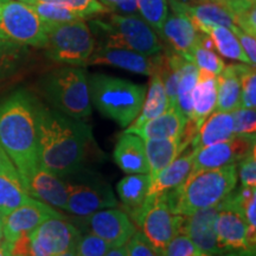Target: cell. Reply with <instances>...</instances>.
Segmentation results:
<instances>
[{"label": "cell", "instance_id": "obj_30", "mask_svg": "<svg viewBox=\"0 0 256 256\" xmlns=\"http://www.w3.org/2000/svg\"><path fill=\"white\" fill-rule=\"evenodd\" d=\"M34 200L25 190L20 177L0 174V217Z\"/></svg>", "mask_w": 256, "mask_h": 256}, {"label": "cell", "instance_id": "obj_11", "mask_svg": "<svg viewBox=\"0 0 256 256\" xmlns=\"http://www.w3.org/2000/svg\"><path fill=\"white\" fill-rule=\"evenodd\" d=\"M32 256H56L76 248L81 234L63 217L44 220L30 234Z\"/></svg>", "mask_w": 256, "mask_h": 256}, {"label": "cell", "instance_id": "obj_13", "mask_svg": "<svg viewBox=\"0 0 256 256\" xmlns=\"http://www.w3.org/2000/svg\"><path fill=\"white\" fill-rule=\"evenodd\" d=\"M89 232L104 240L112 248L121 247L136 234V226L122 210L107 208L86 216Z\"/></svg>", "mask_w": 256, "mask_h": 256}, {"label": "cell", "instance_id": "obj_9", "mask_svg": "<svg viewBox=\"0 0 256 256\" xmlns=\"http://www.w3.org/2000/svg\"><path fill=\"white\" fill-rule=\"evenodd\" d=\"M216 232L218 246L223 252H247L255 256V254L249 252L246 241L247 222L238 191H232L220 202Z\"/></svg>", "mask_w": 256, "mask_h": 256}, {"label": "cell", "instance_id": "obj_52", "mask_svg": "<svg viewBox=\"0 0 256 256\" xmlns=\"http://www.w3.org/2000/svg\"><path fill=\"white\" fill-rule=\"evenodd\" d=\"M2 241H4V230H2V217H0V244H2Z\"/></svg>", "mask_w": 256, "mask_h": 256}, {"label": "cell", "instance_id": "obj_56", "mask_svg": "<svg viewBox=\"0 0 256 256\" xmlns=\"http://www.w3.org/2000/svg\"><path fill=\"white\" fill-rule=\"evenodd\" d=\"M198 2H204V0H198Z\"/></svg>", "mask_w": 256, "mask_h": 256}, {"label": "cell", "instance_id": "obj_16", "mask_svg": "<svg viewBox=\"0 0 256 256\" xmlns=\"http://www.w3.org/2000/svg\"><path fill=\"white\" fill-rule=\"evenodd\" d=\"M118 206L116 198L107 185L69 184L66 210L72 215L86 217L96 211Z\"/></svg>", "mask_w": 256, "mask_h": 256}, {"label": "cell", "instance_id": "obj_35", "mask_svg": "<svg viewBox=\"0 0 256 256\" xmlns=\"http://www.w3.org/2000/svg\"><path fill=\"white\" fill-rule=\"evenodd\" d=\"M136 8L138 12L154 28L159 36L170 12L168 0H136Z\"/></svg>", "mask_w": 256, "mask_h": 256}, {"label": "cell", "instance_id": "obj_48", "mask_svg": "<svg viewBox=\"0 0 256 256\" xmlns=\"http://www.w3.org/2000/svg\"><path fill=\"white\" fill-rule=\"evenodd\" d=\"M104 256H128L126 244L121 246V247H114L110 248V250L106 252Z\"/></svg>", "mask_w": 256, "mask_h": 256}, {"label": "cell", "instance_id": "obj_39", "mask_svg": "<svg viewBox=\"0 0 256 256\" xmlns=\"http://www.w3.org/2000/svg\"><path fill=\"white\" fill-rule=\"evenodd\" d=\"M234 118V134L235 136H255L256 112L255 108H243L232 112Z\"/></svg>", "mask_w": 256, "mask_h": 256}, {"label": "cell", "instance_id": "obj_21", "mask_svg": "<svg viewBox=\"0 0 256 256\" xmlns=\"http://www.w3.org/2000/svg\"><path fill=\"white\" fill-rule=\"evenodd\" d=\"M192 164H194V151L190 150L188 152L180 153L171 164L166 166L154 179H152L146 198L145 212L156 198L174 190L186 180L192 171Z\"/></svg>", "mask_w": 256, "mask_h": 256}, {"label": "cell", "instance_id": "obj_7", "mask_svg": "<svg viewBox=\"0 0 256 256\" xmlns=\"http://www.w3.org/2000/svg\"><path fill=\"white\" fill-rule=\"evenodd\" d=\"M96 46L95 38L86 19L49 25L44 49L54 62L87 66Z\"/></svg>", "mask_w": 256, "mask_h": 256}, {"label": "cell", "instance_id": "obj_29", "mask_svg": "<svg viewBox=\"0 0 256 256\" xmlns=\"http://www.w3.org/2000/svg\"><path fill=\"white\" fill-rule=\"evenodd\" d=\"M241 107V81H240L238 64L226 66L217 75V112L232 110Z\"/></svg>", "mask_w": 256, "mask_h": 256}, {"label": "cell", "instance_id": "obj_18", "mask_svg": "<svg viewBox=\"0 0 256 256\" xmlns=\"http://www.w3.org/2000/svg\"><path fill=\"white\" fill-rule=\"evenodd\" d=\"M168 2L172 10L188 14L198 32L208 34L211 26H224L230 30L235 28L232 17L228 10L210 0H204V2L194 0V2L168 0Z\"/></svg>", "mask_w": 256, "mask_h": 256}, {"label": "cell", "instance_id": "obj_10", "mask_svg": "<svg viewBox=\"0 0 256 256\" xmlns=\"http://www.w3.org/2000/svg\"><path fill=\"white\" fill-rule=\"evenodd\" d=\"M184 216L170 206L165 194L156 198L140 220L142 232L159 252L165 256L166 247L174 236L182 232Z\"/></svg>", "mask_w": 256, "mask_h": 256}, {"label": "cell", "instance_id": "obj_44", "mask_svg": "<svg viewBox=\"0 0 256 256\" xmlns=\"http://www.w3.org/2000/svg\"><path fill=\"white\" fill-rule=\"evenodd\" d=\"M232 20L235 26L241 28L246 34L256 36V6L232 14Z\"/></svg>", "mask_w": 256, "mask_h": 256}, {"label": "cell", "instance_id": "obj_6", "mask_svg": "<svg viewBox=\"0 0 256 256\" xmlns=\"http://www.w3.org/2000/svg\"><path fill=\"white\" fill-rule=\"evenodd\" d=\"M95 30L104 34V46L126 48L145 56H154L164 49L158 34L138 14H114L110 20H92Z\"/></svg>", "mask_w": 256, "mask_h": 256}, {"label": "cell", "instance_id": "obj_2", "mask_svg": "<svg viewBox=\"0 0 256 256\" xmlns=\"http://www.w3.org/2000/svg\"><path fill=\"white\" fill-rule=\"evenodd\" d=\"M40 102L26 90H17L0 101V146L25 185L40 168L37 110Z\"/></svg>", "mask_w": 256, "mask_h": 256}, {"label": "cell", "instance_id": "obj_22", "mask_svg": "<svg viewBox=\"0 0 256 256\" xmlns=\"http://www.w3.org/2000/svg\"><path fill=\"white\" fill-rule=\"evenodd\" d=\"M217 75L198 69V80L192 90V114L188 124L198 130L202 124L216 110Z\"/></svg>", "mask_w": 256, "mask_h": 256}, {"label": "cell", "instance_id": "obj_20", "mask_svg": "<svg viewBox=\"0 0 256 256\" xmlns=\"http://www.w3.org/2000/svg\"><path fill=\"white\" fill-rule=\"evenodd\" d=\"M32 198L49 204L50 206L66 210L68 183L43 168H37L24 185Z\"/></svg>", "mask_w": 256, "mask_h": 256}, {"label": "cell", "instance_id": "obj_53", "mask_svg": "<svg viewBox=\"0 0 256 256\" xmlns=\"http://www.w3.org/2000/svg\"><path fill=\"white\" fill-rule=\"evenodd\" d=\"M56 256H75V249H72V250H68L66 252H62V254L56 255Z\"/></svg>", "mask_w": 256, "mask_h": 256}, {"label": "cell", "instance_id": "obj_55", "mask_svg": "<svg viewBox=\"0 0 256 256\" xmlns=\"http://www.w3.org/2000/svg\"><path fill=\"white\" fill-rule=\"evenodd\" d=\"M6 2H8V0H0V6H2V4H5Z\"/></svg>", "mask_w": 256, "mask_h": 256}, {"label": "cell", "instance_id": "obj_4", "mask_svg": "<svg viewBox=\"0 0 256 256\" xmlns=\"http://www.w3.org/2000/svg\"><path fill=\"white\" fill-rule=\"evenodd\" d=\"M88 86L96 110L122 128L139 115L147 92L145 86L104 74L88 76Z\"/></svg>", "mask_w": 256, "mask_h": 256}, {"label": "cell", "instance_id": "obj_36", "mask_svg": "<svg viewBox=\"0 0 256 256\" xmlns=\"http://www.w3.org/2000/svg\"><path fill=\"white\" fill-rule=\"evenodd\" d=\"M19 2L30 4L34 2H55L66 6L69 10L78 14L83 19L88 17H94V16H102L110 14L98 0H19Z\"/></svg>", "mask_w": 256, "mask_h": 256}, {"label": "cell", "instance_id": "obj_47", "mask_svg": "<svg viewBox=\"0 0 256 256\" xmlns=\"http://www.w3.org/2000/svg\"><path fill=\"white\" fill-rule=\"evenodd\" d=\"M114 12L118 14H136V0H118Z\"/></svg>", "mask_w": 256, "mask_h": 256}, {"label": "cell", "instance_id": "obj_40", "mask_svg": "<svg viewBox=\"0 0 256 256\" xmlns=\"http://www.w3.org/2000/svg\"><path fill=\"white\" fill-rule=\"evenodd\" d=\"M110 248L104 240L89 232L80 238L75 248V256H104Z\"/></svg>", "mask_w": 256, "mask_h": 256}, {"label": "cell", "instance_id": "obj_42", "mask_svg": "<svg viewBox=\"0 0 256 256\" xmlns=\"http://www.w3.org/2000/svg\"><path fill=\"white\" fill-rule=\"evenodd\" d=\"M242 186L244 188H256V154L255 148L252 150L244 158L238 162Z\"/></svg>", "mask_w": 256, "mask_h": 256}, {"label": "cell", "instance_id": "obj_3", "mask_svg": "<svg viewBox=\"0 0 256 256\" xmlns=\"http://www.w3.org/2000/svg\"><path fill=\"white\" fill-rule=\"evenodd\" d=\"M238 164L194 172L177 188L165 194L171 209L188 216L200 209L217 206L232 194L238 183Z\"/></svg>", "mask_w": 256, "mask_h": 256}, {"label": "cell", "instance_id": "obj_46", "mask_svg": "<svg viewBox=\"0 0 256 256\" xmlns=\"http://www.w3.org/2000/svg\"><path fill=\"white\" fill-rule=\"evenodd\" d=\"M0 174L14 176V177H20L18 174L17 168H14V162L8 158L4 150L0 146Z\"/></svg>", "mask_w": 256, "mask_h": 256}, {"label": "cell", "instance_id": "obj_45", "mask_svg": "<svg viewBox=\"0 0 256 256\" xmlns=\"http://www.w3.org/2000/svg\"><path fill=\"white\" fill-rule=\"evenodd\" d=\"M235 36L238 37V40L240 42V46H242L243 51L247 55L249 62L252 66H255L256 63V38L255 36H252V34H246L244 31H242L241 28H238V26H235L232 30Z\"/></svg>", "mask_w": 256, "mask_h": 256}, {"label": "cell", "instance_id": "obj_41", "mask_svg": "<svg viewBox=\"0 0 256 256\" xmlns=\"http://www.w3.org/2000/svg\"><path fill=\"white\" fill-rule=\"evenodd\" d=\"M128 256H164L147 241L142 232L136 234L126 243Z\"/></svg>", "mask_w": 256, "mask_h": 256}, {"label": "cell", "instance_id": "obj_32", "mask_svg": "<svg viewBox=\"0 0 256 256\" xmlns=\"http://www.w3.org/2000/svg\"><path fill=\"white\" fill-rule=\"evenodd\" d=\"M208 34L212 40L214 46L218 51L220 55L226 58L238 60L241 63L252 66L242 46H240L238 37L230 28L224 26H211L208 31Z\"/></svg>", "mask_w": 256, "mask_h": 256}, {"label": "cell", "instance_id": "obj_50", "mask_svg": "<svg viewBox=\"0 0 256 256\" xmlns=\"http://www.w3.org/2000/svg\"><path fill=\"white\" fill-rule=\"evenodd\" d=\"M0 256H11L10 255V243L5 240L0 244Z\"/></svg>", "mask_w": 256, "mask_h": 256}, {"label": "cell", "instance_id": "obj_43", "mask_svg": "<svg viewBox=\"0 0 256 256\" xmlns=\"http://www.w3.org/2000/svg\"><path fill=\"white\" fill-rule=\"evenodd\" d=\"M198 250L191 240L185 234H178L166 247L165 256H188L192 252Z\"/></svg>", "mask_w": 256, "mask_h": 256}, {"label": "cell", "instance_id": "obj_49", "mask_svg": "<svg viewBox=\"0 0 256 256\" xmlns=\"http://www.w3.org/2000/svg\"><path fill=\"white\" fill-rule=\"evenodd\" d=\"M100 2L110 12H114L115 5H116L118 0H100Z\"/></svg>", "mask_w": 256, "mask_h": 256}, {"label": "cell", "instance_id": "obj_24", "mask_svg": "<svg viewBox=\"0 0 256 256\" xmlns=\"http://www.w3.org/2000/svg\"><path fill=\"white\" fill-rule=\"evenodd\" d=\"M114 160L116 165L128 174H148V162L145 145L140 136L124 132L115 145Z\"/></svg>", "mask_w": 256, "mask_h": 256}, {"label": "cell", "instance_id": "obj_12", "mask_svg": "<svg viewBox=\"0 0 256 256\" xmlns=\"http://www.w3.org/2000/svg\"><path fill=\"white\" fill-rule=\"evenodd\" d=\"M255 148V136H235L228 142L202 147L194 151L191 174L202 170L218 168L236 164Z\"/></svg>", "mask_w": 256, "mask_h": 256}, {"label": "cell", "instance_id": "obj_37", "mask_svg": "<svg viewBox=\"0 0 256 256\" xmlns=\"http://www.w3.org/2000/svg\"><path fill=\"white\" fill-rule=\"evenodd\" d=\"M241 81V107H256V72L255 66L249 64H238Z\"/></svg>", "mask_w": 256, "mask_h": 256}, {"label": "cell", "instance_id": "obj_54", "mask_svg": "<svg viewBox=\"0 0 256 256\" xmlns=\"http://www.w3.org/2000/svg\"><path fill=\"white\" fill-rule=\"evenodd\" d=\"M188 256H206V254L200 250H194V252H192L191 254H188Z\"/></svg>", "mask_w": 256, "mask_h": 256}, {"label": "cell", "instance_id": "obj_23", "mask_svg": "<svg viewBox=\"0 0 256 256\" xmlns=\"http://www.w3.org/2000/svg\"><path fill=\"white\" fill-rule=\"evenodd\" d=\"M186 118L177 107L168 108L154 119L147 121L140 127L126 128L124 132L132 133L146 139H168V138H182L186 127Z\"/></svg>", "mask_w": 256, "mask_h": 256}, {"label": "cell", "instance_id": "obj_19", "mask_svg": "<svg viewBox=\"0 0 256 256\" xmlns=\"http://www.w3.org/2000/svg\"><path fill=\"white\" fill-rule=\"evenodd\" d=\"M198 31L188 14L180 11L168 12L159 37L164 38L171 49L192 63V50L197 43Z\"/></svg>", "mask_w": 256, "mask_h": 256}, {"label": "cell", "instance_id": "obj_15", "mask_svg": "<svg viewBox=\"0 0 256 256\" xmlns=\"http://www.w3.org/2000/svg\"><path fill=\"white\" fill-rule=\"evenodd\" d=\"M220 204L200 209L188 216H184L182 232L185 234L194 247L204 254H222L217 241L216 222L220 211Z\"/></svg>", "mask_w": 256, "mask_h": 256}, {"label": "cell", "instance_id": "obj_25", "mask_svg": "<svg viewBox=\"0 0 256 256\" xmlns=\"http://www.w3.org/2000/svg\"><path fill=\"white\" fill-rule=\"evenodd\" d=\"M150 185L151 178L148 174H128L116 185L121 203L138 226L145 214V203Z\"/></svg>", "mask_w": 256, "mask_h": 256}, {"label": "cell", "instance_id": "obj_33", "mask_svg": "<svg viewBox=\"0 0 256 256\" xmlns=\"http://www.w3.org/2000/svg\"><path fill=\"white\" fill-rule=\"evenodd\" d=\"M198 80V68L194 63L185 60L182 66L180 78H179L177 89V102L176 107L182 112V114L191 119L192 114V90Z\"/></svg>", "mask_w": 256, "mask_h": 256}, {"label": "cell", "instance_id": "obj_17", "mask_svg": "<svg viewBox=\"0 0 256 256\" xmlns=\"http://www.w3.org/2000/svg\"><path fill=\"white\" fill-rule=\"evenodd\" d=\"M110 66L127 72L150 76L154 69V56H145L126 48L101 44L95 46L87 66Z\"/></svg>", "mask_w": 256, "mask_h": 256}, {"label": "cell", "instance_id": "obj_5", "mask_svg": "<svg viewBox=\"0 0 256 256\" xmlns=\"http://www.w3.org/2000/svg\"><path fill=\"white\" fill-rule=\"evenodd\" d=\"M40 90L56 110L76 120L92 115L88 75L83 66H66L54 69L40 78Z\"/></svg>", "mask_w": 256, "mask_h": 256}, {"label": "cell", "instance_id": "obj_26", "mask_svg": "<svg viewBox=\"0 0 256 256\" xmlns=\"http://www.w3.org/2000/svg\"><path fill=\"white\" fill-rule=\"evenodd\" d=\"M144 145L148 162V176L152 180L186 150L188 144L184 142L182 136L168 139H146L144 140Z\"/></svg>", "mask_w": 256, "mask_h": 256}, {"label": "cell", "instance_id": "obj_34", "mask_svg": "<svg viewBox=\"0 0 256 256\" xmlns=\"http://www.w3.org/2000/svg\"><path fill=\"white\" fill-rule=\"evenodd\" d=\"M28 5H30L32 10L38 14V17L48 25L69 23V22L83 19L72 10L63 5L55 4V2H34Z\"/></svg>", "mask_w": 256, "mask_h": 256}, {"label": "cell", "instance_id": "obj_38", "mask_svg": "<svg viewBox=\"0 0 256 256\" xmlns=\"http://www.w3.org/2000/svg\"><path fill=\"white\" fill-rule=\"evenodd\" d=\"M192 63L200 70L218 75L226 66L223 60L214 50H209L196 43L192 50Z\"/></svg>", "mask_w": 256, "mask_h": 256}, {"label": "cell", "instance_id": "obj_51", "mask_svg": "<svg viewBox=\"0 0 256 256\" xmlns=\"http://www.w3.org/2000/svg\"><path fill=\"white\" fill-rule=\"evenodd\" d=\"M206 256H252V255L247 254V252H222V254H214V255L206 254Z\"/></svg>", "mask_w": 256, "mask_h": 256}, {"label": "cell", "instance_id": "obj_28", "mask_svg": "<svg viewBox=\"0 0 256 256\" xmlns=\"http://www.w3.org/2000/svg\"><path fill=\"white\" fill-rule=\"evenodd\" d=\"M150 76H151V81H150L148 90L146 92L145 101H144L142 110L136 118V120L127 128L140 127L147 121L159 116L160 114H162L170 108V102L168 95H166L164 83H162V76H160L156 66Z\"/></svg>", "mask_w": 256, "mask_h": 256}, {"label": "cell", "instance_id": "obj_31", "mask_svg": "<svg viewBox=\"0 0 256 256\" xmlns=\"http://www.w3.org/2000/svg\"><path fill=\"white\" fill-rule=\"evenodd\" d=\"M26 46L0 40V83L14 78L28 60Z\"/></svg>", "mask_w": 256, "mask_h": 256}, {"label": "cell", "instance_id": "obj_27", "mask_svg": "<svg viewBox=\"0 0 256 256\" xmlns=\"http://www.w3.org/2000/svg\"><path fill=\"white\" fill-rule=\"evenodd\" d=\"M235 136L234 134V118L232 113L215 110L202 124L196 136L192 138L190 146L192 151L202 147L228 142Z\"/></svg>", "mask_w": 256, "mask_h": 256}, {"label": "cell", "instance_id": "obj_8", "mask_svg": "<svg viewBox=\"0 0 256 256\" xmlns=\"http://www.w3.org/2000/svg\"><path fill=\"white\" fill-rule=\"evenodd\" d=\"M48 28L49 25L25 2L8 0L0 6V40L24 46L44 48Z\"/></svg>", "mask_w": 256, "mask_h": 256}, {"label": "cell", "instance_id": "obj_1", "mask_svg": "<svg viewBox=\"0 0 256 256\" xmlns=\"http://www.w3.org/2000/svg\"><path fill=\"white\" fill-rule=\"evenodd\" d=\"M92 140L88 124L40 104L37 142L40 166L57 177L75 174L82 168Z\"/></svg>", "mask_w": 256, "mask_h": 256}, {"label": "cell", "instance_id": "obj_14", "mask_svg": "<svg viewBox=\"0 0 256 256\" xmlns=\"http://www.w3.org/2000/svg\"><path fill=\"white\" fill-rule=\"evenodd\" d=\"M52 217H63V215L49 204L34 198L28 203L2 217L4 240L14 242L22 235L34 232L44 220Z\"/></svg>", "mask_w": 256, "mask_h": 256}]
</instances>
